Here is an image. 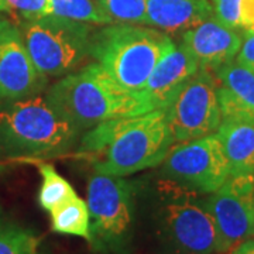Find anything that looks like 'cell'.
<instances>
[{"label":"cell","instance_id":"1","mask_svg":"<svg viewBox=\"0 0 254 254\" xmlns=\"http://www.w3.org/2000/svg\"><path fill=\"white\" fill-rule=\"evenodd\" d=\"M175 144L163 109L112 119L95 126L82 140L83 153L95 155V171L126 177L163 163Z\"/></svg>","mask_w":254,"mask_h":254},{"label":"cell","instance_id":"2","mask_svg":"<svg viewBox=\"0 0 254 254\" xmlns=\"http://www.w3.org/2000/svg\"><path fill=\"white\" fill-rule=\"evenodd\" d=\"M46 99L78 130L153 110L141 92L122 86L98 63L55 82L48 88Z\"/></svg>","mask_w":254,"mask_h":254},{"label":"cell","instance_id":"3","mask_svg":"<svg viewBox=\"0 0 254 254\" xmlns=\"http://www.w3.org/2000/svg\"><path fill=\"white\" fill-rule=\"evenodd\" d=\"M175 47L165 33L134 24H106L91 38V57L131 91H141L155 65Z\"/></svg>","mask_w":254,"mask_h":254},{"label":"cell","instance_id":"4","mask_svg":"<svg viewBox=\"0 0 254 254\" xmlns=\"http://www.w3.org/2000/svg\"><path fill=\"white\" fill-rule=\"evenodd\" d=\"M79 130L41 96L0 106V148L14 155L51 157L68 151Z\"/></svg>","mask_w":254,"mask_h":254},{"label":"cell","instance_id":"5","mask_svg":"<svg viewBox=\"0 0 254 254\" xmlns=\"http://www.w3.org/2000/svg\"><path fill=\"white\" fill-rule=\"evenodd\" d=\"M18 31L34 66L46 76L68 75L91 57L88 23L50 14L26 20Z\"/></svg>","mask_w":254,"mask_h":254},{"label":"cell","instance_id":"6","mask_svg":"<svg viewBox=\"0 0 254 254\" xmlns=\"http://www.w3.org/2000/svg\"><path fill=\"white\" fill-rule=\"evenodd\" d=\"M174 187L175 195L158 210V223L164 239L182 254H220L215 220L206 202L195 192Z\"/></svg>","mask_w":254,"mask_h":254},{"label":"cell","instance_id":"7","mask_svg":"<svg viewBox=\"0 0 254 254\" xmlns=\"http://www.w3.org/2000/svg\"><path fill=\"white\" fill-rule=\"evenodd\" d=\"M161 175L182 190L209 195L223 185L230 170L222 143L213 133L173 147L163 161Z\"/></svg>","mask_w":254,"mask_h":254},{"label":"cell","instance_id":"8","mask_svg":"<svg viewBox=\"0 0 254 254\" xmlns=\"http://www.w3.org/2000/svg\"><path fill=\"white\" fill-rule=\"evenodd\" d=\"M91 218V243L119 249L126 243L134 223L133 190L123 177L93 174L86 198Z\"/></svg>","mask_w":254,"mask_h":254},{"label":"cell","instance_id":"9","mask_svg":"<svg viewBox=\"0 0 254 254\" xmlns=\"http://www.w3.org/2000/svg\"><path fill=\"white\" fill-rule=\"evenodd\" d=\"M175 143L213 134L222 123L215 73L199 69L164 108Z\"/></svg>","mask_w":254,"mask_h":254},{"label":"cell","instance_id":"10","mask_svg":"<svg viewBox=\"0 0 254 254\" xmlns=\"http://www.w3.org/2000/svg\"><path fill=\"white\" fill-rule=\"evenodd\" d=\"M209 195L205 202L218 229L220 254H229L254 237V174L229 175Z\"/></svg>","mask_w":254,"mask_h":254},{"label":"cell","instance_id":"11","mask_svg":"<svg viewBox=\"0 0 254 254\" xmlns=\"http://www.w3.org/2000/svg\"><path fill=\"white\" fill-rule=\"evenodd\" d=\"M47 85L28 55L18 28L14 26L0 37V100L36 96Z\"/></svg>","mask_w":254,"mask_h":254},{"label":"cell","instance_id":"12","mask_svg":"<svg viewBox=\"0 0 254 254\" xmlns=\"http://www.w3.org/2000/svg\"><path fill=\"white\" fill-rule=\"evenodd\" d=\"M181 44L193 55L199 69L215 72L236 57L242 47V37L233 28L210 17L184 31Z\"/></svg>","mask_w":254,"mask_h":254},{"label":"cell","instance_id":"13","mask_svg":"<svg viewBox=\"0 0 254 254\" xmlns=\"http://www.w3.org/2000/svg\"><path fill=\"white\" fill-rule=\"evenodd\" d=\"M199 71V65L185 47L175 46L155 65L141 93L151 109H164L175 93Z\"/></svg>","mask_w":254,"mask_h":254},{"label":"cell","instance_id":"14","mask_svg":"<svg viewBox=\"0 0 254 254\" xmlns=\"http://www.w3.org/2000/svg\"><path fill=\"white\" fill-rule=\"evenodd\" d=\"M222 120L254 123V72L232 60L215 71Z\"/></svg>","mask_w":254,"mask_h":254},{"label":"cell","instance_id":"15","mask_svg":"<svg viewBox=\"0 0 254 254\" xmlns=\"http://www.w3.org/2000/svg\"><path fill=\"white\" fill-rule=\"evenodd\" d=\"M210 17V0H147V24L164 33H184Z\"/></svg>","mask_w":254,"mask_h":254},{"label":"cell","instance_id":"16","mask_svg":"<svg viewBox=\"0 0 254 254\" xmlns=\"http://www.w3.org/2000/svg\"><path fill=\"white\" fill-rule=\"evenodd\" d=\"M216 136L223 147L230 175L254 174V123L222 120Z\"/></svg>","mask_w":254,"mask_h":254},{"label":"cell","instance_id":"17","mask_svg":"<svg viewBox=\"0 0 254 254\" xmlns=\"http://www.w3.org/2000/svg\"><path fill=\"white\" fill-rule=\"evenodd\" d=\"M51 215V227L55 233L78 236L91 242V218L88 203L79 196L66 200L55 208Z\"/></svg>","mask_w":254,"mask_h":254},{"label":"cell","instance_id":"18","mask_svg":"<svg viewBox=\"0 0 254 254\" xmlns=\"http://www.w3.org/2000/svg\"><path fill=\"white\" fill-rule=\"evenodd\" d=\"M40 173L43 177V184L38 192V203L48 213L66 200L78 196L71 184L58 174L53 164H41Z\"/></svg>","mask_w":254,"mask_h":254},{"label":"cell","instance_id":"19","mask_svg":"<svg viewBox=\"0 0 254 254\" xmlns=\"http://www.w3.org/2000/svg\"><path fill=\"white\" fill-rule=\"evenodd\" d=\"M53 14L82 23L112 24V20L93 0H50Z\"/></svg>","mask_w":254,"mask_h":254},{"label":"cell","instance_id":"20","mask_svg":"<svg viewBox=\"0 0 254 254\" xmlns=\"http://www.w3.org/2000/svg\"><path fill=\"white\" fill-rule=\"evenodd\" d=\"M0 254H40V239L27 229L0 223Z\"/></svg>","mask_w":254,"mask_h":254},{"label":"cell","instance_id":"21","mask_svg":"<svg viewBox=\"0 0 254 254\" xmlns=\"http://www.w3.org/2000/svg\"><path fill=\"white\" fill-rule=\"evenodd\" d=\"M116 24H147V0H98Z\"/></svg>","mask_w":254,"mask_h":254},{"label":"cell","instance_id":"22","mask_svg":"<svg viewBox=\"0 0 254 254\" xmlns=\"http://www.w3.org/2000/svg\"><path fill=\"white\" fill-rule=\"evenodd\" d=\"M9 11H16L24 20H36L53 14L50 0H4Z\"/></svg>","mask_w":254,"mask_h":254},{"label":"cell","instance_id":"23","mask_svg":"<svg viewBox=\"0 0 254 254\" xmlns=\"http://www.w3.org/2000/svg\"><path fill=\"white\" fill-rule=\"evenodd\" d=\"M242 0H213V14L219 23L229 28H240Z\"/></svg>","mask_w":254,"mask_h":254},{"label":"cell","instance_id":"24","mask_svg":"<svg viewBox=\"0 0 254 254\" xmlns=\"http://www.w3.org/2000/svg\"><path fill=\"white\" fill-rule=\"evenodd\" d=\"M237 54V63L245 65L254 72V33L246 34V40L242 41V47Z\"/></svg>","mask_w":254,"mask_h":254},{"label":"cell","instance_id":"25","mask_svg":"<svg viewBox=\"0 0 254 254\" xmlns=\"http://www.w3.org/2000/svg\"><path fill=\"white\" fill-rule=\"evenodd\" d=\"M240 28L247 33H254V0H242Z\"/></svg>","mask_w":254,"mask_h":254},{"label":"cell","instance_id":"26","mask_svg":"<svg viewBox=\"0 0 254 254\" xmlns=\"http://www.w3.org/2000/svg\"><path fill=\"white\" fill-rule=\"evenodd\" d=\"M229 254H254V237L240 243L236 249H233Z\"/></svg>","mask_w":254,"mask_h":254},{"label":"cell","instance_id":"27","mask_svg":"<svg viewBox=\"0 0 254 254\" xmlns=\"http://www.w3.org/2000/svg\"><path fill=\"white\" fill-rule=\"evenodd\" d=\"M13 27H14V24H13L11 21H9L7 18L0 17V37L3 36L4 33H7L10 28Z\"/></svg>","mask_w":254,"mask_h":254},{"label":"cell","instance_id":"28","mask_svg":"<svg viewBox=\"0 0 254 254\" xmlns=\"http://www.w3.org/2000/svg\"><path fill=\"white\" fill-rule=\"evenodd\" d=\"M1 11H9V7H7V4L4 3V0H0V13Z\"/></svg>","mask_w":254,"mask_h":254}]
</instances>
